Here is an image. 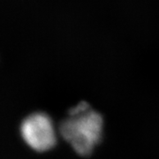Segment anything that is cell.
<instances>
[{
    "label": "cell",
    "instance_id": "6da1fadb",
    "mask_svg": "<svg viewBox=\"0 0 159 159\" xmlns=\"http://www.w3.org/2000/svg\"><path fill=\"white\" fill-rule=\"evenodd\" d=\"M102 124L100 114L88 110L82 113L70 115L63 120L59 125V133L76 153L89 156L101 140Z\"/></svg>",
    "mask_w": 159,
    "mask_h": 159
},
{
    "label": "cell",
    "instance_id": "7a4b0ae2",
    "mask_svg": "<svg viewBox=\"0 0 159 159\" xmlns=\"http://www.w3.org/2000/svg\"><path fill=\"white\" fill-rule=\"evenodd\" d=\"M20 134L27 145L37 152L52 148L57 142L51 118L43 112L30 114L20 125Z\"/></svg>",
    "mask_w": 159,
    "mask_h": 159
}]
</instances>
